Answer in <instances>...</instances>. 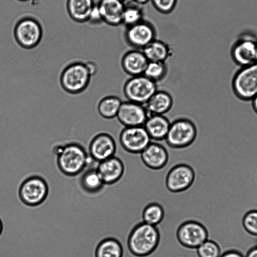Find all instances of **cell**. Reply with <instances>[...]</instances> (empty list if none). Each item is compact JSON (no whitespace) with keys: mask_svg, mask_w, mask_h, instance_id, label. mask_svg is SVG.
<instances>
[{"mask_svg":"<svg viewBox=\"0 0 257 257\" xmlns=\"http://www.w3.org/2000/svg\"><path fill=\"white\" fill-rule=\"evenodd\" d=\"M53 151L56 156L59 171L68 177L81 173L92 160L84 146L77 142L57 144L54 146Z\"/></svg>","mask_w":257,"mask_h":257,"instance_id":"obj_1","label":"cell"},{"mask_svg":"<svg viewBox=\"0 0 257 257\" xmlns=\"http://www.w3.org/2000/svg\"><path fill=\"white\" fill-rule=\"evenodd\" d=\"M97 66L93 61H73L62 70L60 83L66 92L77 94L88 86L91 77L97 71Z\"/></svg>","mask_w":257,"mask_h":257,"instance_id":"obj_2","label":"cell"},{"mask_svg":"<svg viewBox=\"0 0 257 257\" xmlns=\"http://www.w3.org/2000/svg\"><path fill=\"white\" fill-rule=\"evenodd\" d=\"M160 233L157 226L143 221L137 223L131 231L127 240L130 252L136 257H147L158 247Z\"/></svg>","mask_w":257,"mask_h":257,"instance_id":"obj_3","label":"cell"},{"mask_svg":"<svg viewBox=\"0 0 257 257\" xmlns=\"http://www.w3.org/2000/svg\"><path fill=\"white\" fill-rule=\"evenodd\" d=\"M197 133V126L191 119L186 116H180L170 122L165 140L171 148L184 149L195 142Z\"/></svg>","mask_w":257,"mask_h":257,"instance_id":"obj_4","label":"cell"},{"mask_svg":"<svg viewBox=\"0 0 257 257\" xmlns=\"http://www.w3.org/2000/svg\"><path fill=\"white\" fill-rule=\"evenodd\" d=\"M231 87L239 99L251 101L257 95V63L239 67L233 76Z\"/></svg>","mask_w":257,"mask_h":257,"instance_id":"obj_5","label":"cell"},{"mask_svg":"<svg viewBox=\"0 0 257 257\" xmlns=\"http://www.w3.org/2000/svg\"><path fill=\"white\" fill-rule=\"evenodd\" d=\"M43 34L42 26L35 18L26 16L16 23L14 29L15 39L24 49H32L40 43Z\"/></svg>","mask_w":257,"mask_h":257,"instance_id":"obj_6","label":"cell"},{"mask_svg":"<svg viewBox=\"0 0 257 257\" xmlns=\"http://www.w3.org/2000/svg\"><path fill=\"white\" fill-rule=\"evenodd\" d=\"M49 193V186L46 181L38 175H32L25 179L18 190L20 199L25 205L38 206L44 202Z\"/></svg>","mask_w":257,"mask_h":257,"instance_id":"obj_7","label":"cell"},{"mask_svg":"<svg viewBox=\"0 0 257 257\" xmlns=\"http://www.w3.org/2000/svg\"><path fill=\"white\" fill-rule=\"evenodd\" d=\"M157 90V83L144 75L131 77L123 86V94L127 100L143 105Z\"/></svg>","mask_w":257,"mask_h":257,"instance_id":"obj_8","label":"cell"},{"mask_svg":"<svg viewBox=\"0 0 257 257\" xmlns=\"http://www.w3.org/2000/svg\"><path fill=\"white\" fill-rule=\"evenodd\" d=\"M230 55L239 67L257 63V38L248 34L240 36L233 43Z\"/></svg>","mask_w":257,"mask_h":257,"instance_id":"obj_9","label":"cell"},{"mask_svg":"<svg viewBox=\"0 0 257 257\" xmlns=\"http://www.w3.org/2000/svg\"><path fill=\"white\" fill-rule=\"evenodd\" d=\"M176 237L183 246L189 249H196L209 239V232L202 223L191 220L180 225L177 230Z\"/></svg>","mask_w":257,"mask_h":257,"instance_id":"obj_10","label":"cell"},{"mask_svg":"<svg viewBox=\"0 0 257 257\" xmlns=\"http://www.w3.org/2000/svg\"><path fill=\"white\" fill-rule=\"evenodd\" d=\"M157 31L154 25L144 19L140 22L125 27L123 38L126 43L132 49L143 50L156 39Z\"/></svg>","mask_w":257,"mask_h":257,"instance_id":"obj_11","label":"cell"},{"mask_svg":"<svg viewBox=\"0 0 257 257\" xmlns=\"http://www.w3.org/2000/svg\"><path fill=\"white\" fill-rule=\"evenodd\" d=\"M121 147L127 152L141 154L152 142L144 126L124 127L119 135Z\"/></svg>","mask_w":257,"mask_h":257,"instance_id":"obj_12","label":"cell"},{"mask_svg":"<svg viewBox=\"0 0 257 257\" xmlns=\"http://www.w3.org/2000/svg\"><path fill=\"white\" fill-rule=\"evenodd\" d=\"M195 173L192 167L186 164H179L170 169L166 178V186L173 193L188 189L193 184Z\"/></svg>","mask_w":257,"mask_h":257,"instance_id":"obj_13","label":"cell"},{"mask_svg":"<svg viewBox=\"0 0 257 257\" xmlns=\"http://www.w3.org/2000/svg\"><path fill=\"white\" fill-rule=\"evenodd\" d=\"M116 143L111 135L107 132H100L91 139L88 153L90 158L99 163L114 156Z\"/></svg>","mask_w":257,"mask_h":257,"instance_id":"obj_14","label":"cell"},{"mask_svg":"<svg viewBox=\"0 0 257 257\" xmlns=\"http://www.w3.org/2000/svg\"><path fill=\"white\" fill-rule=\"evenodd\" d=\"M149 115L145 105L126 100L122 102L116 117L124 127L140 126Z\"/></svg>","mask_w":257,"mask_h":257,"instance_id":"obj_15","label":"cell"},{"mask_svg":"<svg viewBox=\"0 0 257 257\" xmlns=\"http://www.w3.org/2000/svg\"><path fill=\"white\" fill-rule=\"evenodd\" d=\"M130 0H99L97 3L103 23L111 26L122 25L126 3Z\"/></svg>","mask_w":257,"mask_h":257,"instance_id":"obj_16","label":"cell"},{"mask_svg":"<svg viewBox=\"0 0 257 257\" xmlns=\"http://www.w3.org/2000/svg\"><path fill=\"white\" fill-rule=\"evenodd\" d=\"M96 169L105 185L116 183L124 172L123 162L115 156L98 163Z\"/></svg>","mask_w":257,"mask_h":257,"instance_id":"obj_17","label":"cell"},{"mask_svg":"<svg viewBox=\"0 0 257 257\" xmlns=\"http://www.w3.org/2000/svg\"><path fill=\"white\" fill-rule=\"evenodd\" d=\"M140 156L144 164L154 170L163 168L169 160L167 149L157 142H151L140 154Z\"/></svg>","mask_w":257,"mask_h":257,"instance_id":"obj_18","label":"cell"},{"mask_svg":"<svg viewBox=\"0 0 257 257\" xmlns=\"http://www.w3.org/2000/svg\"><path fill=\"white\" fill-rule=\"evenodd\" d=\"M149 60L142 50L132 49L124 53L121 66L124 72L132 76L144 75Z\"/></svg>","mask_w":257,"mask_h":257,"instance_id":"obj_19","label":"cell"},{"mask_svg":"<svg viewBox=\"0 0 257 257\" xmlns=\"http://www.w3.org/2000/svg\"><path fill=\"white\" fill-rule=\"evenodd\" d=\"M169 119L164 115L149 114L144 127L151 140H165L170 125Z\"/></svg>","mask_w":257,"mask_h":257,"instance_id":"obj_20","label":"cell"},{"mask_svg":"<svg viewBox=\"0 0 257 257\" xmlns=\"http://www.w3.org/2000/svg\"><path fill=\"white\" fill-rule=\"evenodd\" d=\"M173 105L171 94L164 90H157L145 106L149 114L164 115L168 112Z\"/></svg>","mask_w":257,"mask_h":257,"instance_id":"obj_21","label":"cell"},{"mask_svg":"<svg viewBox=\"0 0 257 257\" xmlns=\"http://www.w3.org/2000/svg\"><path fill=\"white\" fill-rule=\"evenodd\" d=\"M95 5L94 0H67L66 10L73 21L83 23L87 22Z\"/></svg>","mask_w":257,"mask_h":257,"instance_id":"obj_22","label":"cell"},{"mask_svg":"<svg viewBox=\"0 0 257 257\" xmlns=\"http://www.w3.org/2000/svg\"><path fill=\"white\" fill-rule=\"evenodd\" d=\"M142 51L149 61L166 62L173 54V50L169 44L157 38L146 46Z\"/></svg>","mask_w":257,"mask_h":257,"instance_id":"obj_23","label":"cell"},{"mask_svg":"<svg viewBox=\"0 0 257 257\" xmlns=\"http://www.w3.org/2000/svg\"><path fill=\"white\" fill-rule=\"evenodd\" d=\"M123 248L120 242L113 237L101 240L96 247L95 257H123Z\"/></svg>","mask_w":257,"mask_h":257,"instance_id":"obj_24","label":"cell"},{"mask_svg":"<svg viewBox=\"0 0 257 257\" xmlns=\"http://www.w3.org/2000/svg\"><path fill=\"white\" fill-rule=\"evenodd\" d=\"M82 190L90 194L98 193L105 185L98 174L96 167L91 168L85 171L79 180Z\"/></svg>","mask_w":257,"mask_h":257,"instance_id":"obj_25","label":"cell"},{"mask_svg":"<svg viewBox=\"0 0 257 257\" xmlns=\"http://www.w3.org/2000/svg\"><path fill=\"white\" fill-rule=\"evenodd\" d=\"M120 98L115 95H108L98 102L97 109L99 115L105 119L116 117L122 103Z\"/></svg>","mask_w":257,"mask_h":257,"instance_id":"obj_26","label":"cell"},{"mask_svg":"<svg viewBox=\"0 0 257 257\" xmlns=\"http://www.w3.org/2000/svg\"><path fill=\"white\" fill-rule=\"evenodd\" d=\"M165 211L159 203L152 202L144 208L142 212L143 221L148 224L157 226L163 220Z\"/></svg>","mask_w":257,"mask_h":257,"instance_id":"obj_27","label":"cell"},{"mask_svg":"<svg viewBox=\"0 0 257 257\" xmlns=\"http://www.w3.org/2000/svg\"><path fill=\"white\" fill-rule=\"evenodd\" d=\"M144 19V11L142 6L131 1L127 2L123 13L122 24L127 27L137 24Z\"/></svg>","mask_w":257,"mask_h":257,"instance_id":"obj_28","label":"cell"},{"mask_svg":"<svg viewBox=\"0 0 257 257\" xmlns=\"http://www.w3.org/2000/svg\"><path fill=\"white\" fill-rule=\"evenodd\" d=\"M168 72V67L166 62L149 61L144 75L157 83L166 78Z\"/></svg>","mask_w":257,"mask_h":257,"instance_id":"obj_29","label":"cell"},{"mask_svg":"<svg viewBox=\"0 0 257 257\" xmlns=\"http://www.w3.org/2000/svg\"><path fill=\"white\" fill-rule=\"evenodd\" d=\"M196 249L198 257H219L222 253L219 244L216 241L209 239Z\"/></svg>","mask_w":257,"mask_h":257,"instance_id":"obj_30","label":"cell"},{"mask_svg":"<svg viewBox=\"0 0 257 257\" xmlns=\"http://www.w3.org/2000/svg\"><path fill=\"white\" fill-rule=\"evenodd\" d=\"M242 226L249 234L257 236V209L246 212L242 219Z\"/></svg>","mask_w":257,"mask_h":257,"instance_id":"obj_31","label":"cell"},{"mask_svg":"<svg viewBox=\"0 0 257 257\" xmlns=\"http://www.w3.org/2000/svg\"><path fill=\"white\" fill-rule=\"evenodd\" d=\"M150 2L158 12L168 15L175 10L178 0H150Z\"/></svg>","mask_w":257,"mask_h":257,"instance_id":"obj_32","label":"cell"},{"mask_svg":"<svg viewBox=\"0 0 257 257\" xmlns=\"http://www.w3.org/2000/svg\"><path fill=\"white\" fill-rule=\"evenodd\" d=\"M87 22L93 25H99L103 23L97 4H95L92 9Z\"/></svg>","mask_w":257,"mask_h":257,"instance_id":"obj_33","label":"cell"},{"mask_svg":"<svg viewBox=\"0 0 257 257\" xmlns=\"http://www.w3.org/2000/svg\"><path fill=\"white\" fill-rule=\"evenodd\" d=\"M219 257H245L243 253L236 249H228L221 253Z\"/></svg>","mask_w":257,"mask_h":257,"instance_id":"obj_34","label":"cell"},{"mask_svg":"<svg viewBox=\"0 0 257 257\" xmlns=\"http://www.w3.org/2000/svg\"><path fill=\"white\" fill-rule=\"evenodd\" d=\"M244 256L245 257H257V245L251 247Z\"/></svg>","mask_w":257,"mask_h":257,"instance_id":"obj_35","label":"cell"},{"mask_svg":"<svg viewBox=\"0 0 257 257\" xmlns=\"http://www.w3.org/2000/svg\"><path fill=\"white\" fill-rule=\"evenodd\" d=\"M252 108L257 114V95L251 100Z\"/></svg>","mask_w":257,"mask_h":257,"instance_id":"obj_36","label":"cell"},{"mask_svg":"<svg viewBox=\"0 0 257 257\" xmlns=\"http://www.w3.org/2000/svg\"><path fill=\"white\" fill-rule=\"evenodd\" d=\"M132 2L140 6L144 5L149 3L150 0H130Z\"/></svg>","mask_w":257,"mask_h":257,"instance_id":"obj_37","label":"cell"},{"mask_svg":"<svg viewBox=\"0 0 257 257\" xmlns=\"http://www.w3.org/2000/svg\"><path fill=\"white\" fill-rule=\"evenodd\" d=\"M2 230H3V224H2V221L0 219V235L2 232Z\"/></svg>","mask_w":257,"mask_h":257,"instance_id":"obj_38","label":"cell"},{"mask_svg":"<svg viewBox=\"0 0 257 257\" xmlns=\"http://www.w3.org/2000/svg\"><path fill=\"white\" fill-rule=\"evenodd\" d=\"M17 1H18L19 2H27V1H28L29 0H17Z\"/></svg>","mask_w":257,"mask_h":257,"instance_id":"obj_39","label":"cell"}]
</instances>
